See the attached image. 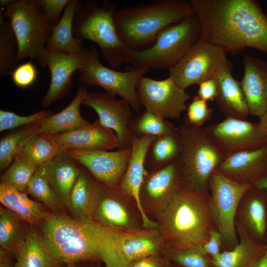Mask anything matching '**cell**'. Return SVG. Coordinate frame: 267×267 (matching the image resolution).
Wrapping results in <instances>:
<instances>
[{"mask_svg": "<svg viewBox=\"0 0 267 267\" xmlns=\"http://www.w3.org/2000/svg\"><path fill=\"white\" fill-rule=\"evenodd\" d=\"M201 39L236 53L251 47L267 53V15L255 0H191Z\"/></svg>", "mask_w": 267, "mask_h": 267, "instance_id": "1", "label": "cell"}, {"mask_svg": "<svg viewBox=\"0 0 267 267\" xmlns=\"http://www.w3.org/2000/svg\"><path fill=\"white\" fill-rule=\"evenodd\" d=\"M40 224L44 243L61 264L91 262L103 263L105 267H122L115 248L114 229L53 213Z\"/></svg>", "mask_w": 267, "mask_h": 267, "instance_id": "2", "label": "cell"}, {"mask_svg": "<svg viewBox=\"0 0 267 267\" xmlns=\"http://www.w3.org/2000/svg\"><path fill=\"white\" fill-rule=\"evenodd\" d=\"M163 245L189 248L203 245L216 229L210 193L197 191L182 180L176 194L156 220Z\"/></svg>", "mask_w": 267, "mask_h": 267, "instance_id": "3", "label": "cell"}, {"mask_svg": "<svg viewBox=\"0 0 267 267\" xmlns=\"http://www.w3.org/2000/svg\"><path fill=\"white\" fill-rule=\"evenodd\" d=\"M195 14L190 1L159 0L117 9L114 20L121 40L134 52L151 47L167 27Z\"/></svg>", "mask_w": 267, "mask_h": 267, "instance_id": "4", "label": "cell"}, {"mask_svg": "<svg viewBox=\"0 0 267 267\" xmlns=\"http://www.w3.org/2000/svg\"><path fill=\"white\" fill-rule=\"evenodd\" d=\"M117 9L116 5L108 0L100 5L94 0L79 2L73 23L74 37L96 43L112 68L129 62L132 53L117 33L114 20Z\"/></svg>", "mask_w": 267, "mask_h": 267, "instance_id": "5", "label": "cell"}, {"mask_svg": "<svg viewBox=\"0 0 267 267\" xmlns=\"http://www.w3.org/2000/svg\"><path fill=\"white\" fill-rule=\"evenodd\" d=\"M182 150L178 159L181 180L192 189L209 193L212 173L225 159L202 128L181 125Z\"/></svg>", "mask_w": 267, "mask_h": 267, "instance_id": "6", "label": "cell"}, {"mask_svg": "<svg viewBox=\"0 0 267 267\" xmlns=\"http://www.w3.org/2000/svg\"><path fill=\"white\" fill-rule=\"evenodd\" d=\"M197 15L185 18L164 29L154 44L140 51L132 52L129 63L134 68L170 69L201 39Z\"/></svg>", "mask_w": 267, "mask_h": 267, "instance_id": "7", "label": "cell"}, {"mask_svg": "<svg viewBox=\"0 0 267 267\" xmlns=\"http://www.w3.org/2000/svg\"><path fill=\"white\" fill-rule=\"evenodd\" d=\"M0 10L17 40L19 62L41 59L46 52L52 26L37 0H13Z\"/></svg>", "mask_w": 267, "mask_h": 267, "instance_id": "8", "label": "cell"}, {"mask_svg": "<svg viewBox=\"0 0 267 267\" xmlns=\"http://www.w3.org/2000/svg\"><path fill=\"white\" fill-rule=\"evenodd\" d=\"M148 71L133 67L121 72L107 68L100 62L96 48L91 46L84 64L78 71V80L86 87L97 86L111 96H120L134 111L138 112L142 106L137 93V85Z\"/></svg>", "mask_w": 267, "mask_h": 267, "instance_id": "9", "label": "cell"}, {"mask_svg": "<svg viewBox=\"0 0 267 267\" xmlns=\"http://www.w3.org/2000/svg\"><path fill=\"white\" fill-rule=\"evenodd\" d=\"M252 186L234 182L216 171L209 181L211 210L216 229L222 238V251L232 249L239 239L236 216L244 193Z\"/></svg>", "mask_w": 267, "mask_h": 267, "instance_id": "10", "label": "cell"}, {"mask_svg": "<svg viewBox=\"0 0 267 267\" xmlns=\"http://www.w3.org/2000/svg\"><path fill=\"white\" fill-rule=\"evenodd\" d=\"M90 219L103 226L120 231L145 229L134 200L120 186L110 187L99 182L92 200Z\"/></svg>", "mask_w": 267, "mask_h": 267, "instance_id": "11", "label": "cell"}, {"mask_svg": "<svg viewBox=\"0 0 267 267\" xmlns=\"http://www.w3.org/2000/svg\"><path fill=\"white\" fill-rule=\"evenodd\" d=\"M222 48L201 39L172 67L169 76L184 89L214 78L228 61Z\"/></svg>", "mask_w": 267, "mask_h": 267, "instance_id": "12", "label": "cell"}, {"mask_svg": "<svg viewBox=\"0 0 267 267\" xmlns=\"http://www.w3.org/2000/svg\"><path fill=\"white\" fill-rule=\"evenodd\" d=\"M203 129L225 158L238 152L254 150L267 145V137L258 122L225 118Z\"/></svg>", "mask_w": 267, "mask_h": 267, "instance_id": "13", "label": "cell"}, {"mask_svg": "<svg viewBox=\"0 0 267 267\" xmlns=\"http://www.w3.org/2000/svg\"><path fill=\"white\" fill-rule=\"evenodd\" d=\"M136 90L141 106L164 119L179 120L181 113L186 111V102L191 97L170 76L156 80L143 76Z\"/></svg>", "mask_w": 267, "mask_h": 267, "instance_id": "14", "label": "cell"}, {"mask_svg": "<svg viewBox=\"0 0 267 267\" xmlns=\"http://www.w3.org/2000/svg\"><path fill=\"white\" fill-rule=\"evenodd\" d=\"M181 179L178 159L158 170H146L139 191L144 213L156 222L178 191Z\"/></svg>", "mask_w": 267, "mask_h": 267, "instance_id": "15", "label": "cell"}, {"mask_svg": "<svg viewBox=\"0 0 267 267\" xmlns=\"http://www.w3.org/2000/svg\"><path fill=\"white\" fill-rule=\"evenodd\" d=\"M82 105L93 109L100 122L116 134L120 143L119 149L131 146L134 136L129 126L133 119V110L125 100L116 99L106 92L87 91Z\"/></svg>", "mask_w": 267, "mask_h": 267, "instance_id": "16", "label": "cell"}, {"mask_svg": "<svg viewBox=\"0 0 267 267\" xmlns=\"http://www.w3.org/2000/svg\"><path fill=\"white\" fill-rule=\"evenodd\" d=\"M86 168L99 182L110 187L120 186L126 171L131 146L117 151L63 150Z\"/></svg>", "mask_w": 267, "mask_h": 267, "instance_id": "17", "label": "cell"}, {"mask_svg": "<svg viewBox=\"0 0 267 267\" xmlns=\"http://www.w3.org/2000/svg\"><path fill=\"white\" fill-rule=\"evenodd\" d=\"M89 51V48L86 47L76 54L46 51L38 60L40 66L48 68L51 78L48 90L42 100L43 107L50 106L67 94L73 84V75L83 66Z\"/></svg>", "mask_w": 267, "mask_h": 267, "instance_id": "18", "label": "cell"}, {"mask_svg": "<svg viewBox=\"0 0 267 267\" xmlns=\"http://www.w3.org/2000/svg\"><path fill=\"white\" fill-rule=\"evenodd\" d=\"M115 246L122 267H129L135 261L160 253L163 241L158 229L136 231L115 230Z\"/></svg>", "mask_w": 267, "mask_h": 267, "instance_id": "19", "label": "cell"}, {"mask_svg": "<svg viewBox=\"0 0 267 267\" xmlns=\"http://www.w3.org/2000/svg\"><path fill=\"white\" fill-rule=\"evenodd\" d=\"M63 149L109 151L119 149L116 134L97 120L93 123L56 135H50Z\"/></svg>", "mask_w": 267, "mask_h": 267, "instance_id": "20", "label": "cell"}, {"mask_svg": "<svg viewBox=\"0 0 267 267\" xmlns=\"http://www.w3.org/2000/svg\"><path fill=\"white\" fill-rule=\"evenodd\" d=\"M244 75L239 81L250 115L259 119L267 111V61L246 54Z\"/></svg>", "mask_w": 267, "mask_h": 267, "instance_id": "21", "label": "cell"}, {"mask_svg": "<svg viewBox=\"0 0 267 267\" xmlns=\"http://www.w3.org/2000/svg\"><path fill=\"white\" fill-rule=\"evenodd\" d=\"M238 222L254 239H267V191L253 185L243 195L237 211Z\"/></svg>", "mask_w": 267, "mask_h": 267, "instance_id": "22", "label": "cell"}, {"mask_svg": "<svg viewBox=\"0 0 267 267\" xmlns=\"http://www.w3.org/2000/svg\"><path fill=\"white\" fill-rule=\"evenodd\" d=\"M157 137L144 135L134 136L131 143V153L126 172L120 187L135 201L141 213L143 227L145 229L158 227L157 223L150 219L144 213L139 201V191L146 169L145 160L151 142Z\"/></svg>", "mask_w": 267, "mask_h": 267, "instance_id": "23", "label": "cell"}, {"mask_svg": "<svg viewBox=\"0 0 267 267\" xmlns=\"http://www.w3.org/2000/svg\"><path fill=\"white\" fill-rule=\"evenodd\" d=\"M267 167V145L225 158L215 171L240 184H252Z\"/></svg>", "mask_w": 267, "mask_h": 267, "instance_id": "24", "label": "cell"}, {"mask_svg": "<svg viewBox=\"0 0 267 267\" xmlns=\"http://www.w3.org/2000/svg\"><path fill=\"white\" fill-rule=\"evenodd\" d=\"M228 60L218 71L214 79L217 85L215 101L225 118L246 120L250 115L247 104L239 81L231 73Z\"/></svg>", "mask_w": 267, "mask_h": 267, "instance_id": "25", "label": "cell"}, {"mask_svg": "<svg viewBox=\"0 0 267 267\" xmlns=\"http://www.w3.org/2000/svg\"><path fill=\"white\" fill-rule=\"evenodd\" d=\"M38 167L64 205L69 209L71 192L83 166L63 150Z\"/></svg>", "mask_w": 267, "mask_h": 267, "instance_id": "26", "label": "cell"}, {"mask_svg": "<svg viewBox=\"0 0 267 267\" xmlns=\"http://www.w3.org/2000/svg\"><path fill=\"white\" fill-rule=\"evenodd\" d=\"M236 228L237 245L232 249L222 250L215 258L210 257L214 267H254L265 252L266 243L254 239L237 222Z\"/></svg>", "mask_w": 267, "mask_h": 267, "instance_id": "27", "label": "cell"}, {"mask_svg": "<svg viewBox=\"0 0 267 267\" xmlns=\"http://www.w3.org/2000/svg\"><path fill=\"white\" fill-rule=\"evenodd\" d=\"M0 201L3 207L17 215L31 226L40 224L52 213L41 203L31 199L26 193L2 182L0 184Z\"/></svg>", "mask_w": 267, "mask_h": 267, "instance_id": "28", "label": "cell"}, {"mask_svg": "<svg viewBox=\"0 0 267 267\" xmlns=\"http://www.w3.org/2000/svg\"><path fill=\"white\" fill-rule=\"evenodd\" d=\"M87 91V87L82 85L67 107L38 122L39 133L56 135L89 125L90 123L84 119L80 111V105Z\"/></svg>", "mask_w": 267, "mask_h": 267, "instance_id": "29", "label": "cell"}, {"mask_svg": "<svg viewBox=\"0 0 267 267\" xmlns=\"http://www.w3.org/2000/svg\"><path fill=\"white\" fill-rule=\"evenodd\" d=\"M79 2L77 0H71L59 22L52 26L51 35L46 46L47 52L76 54L85 50L83 41L75 38L73 32V20Z\"/></svg>", "mask_w": 267, "mask_h": 267, "instance_id": "30", "label": "cell"}, {"mask_svg": "<svg viewBox=\"0 0 267 267\" xmlns=\"http://www.w3.org/2000/svg\"><path fill=\"white\" fill-rule=\"evenodd\" d=\"M182 150L178 128L170 133L157 137L149 146L145 160L147 171L161 169L177 160Z\"/></svg>", "mask_w": 267, "mask_h": 267, "instance_id": "31", "label": "cell"}, {"mask_svg": "<svg viewBox=\"0 0 267 267\" xmlns=\"http://www.w3.org/2000/svg\"><path fill=\"white\" fill-rule=\"evenodd\" d=\"M17 215L0 208V244L1 249L15 258L23 246L31 226Z\"/></svg>", "mask_w": 267, "mask_h": 267, "instance_id": "32", "label": "cell"}, {"mask_svg": "<svg viewBox=\"0 0 267 267\" xmlns=\"http://www.w3.org/2000/svg\"><path fill=\"white\" fill-rule=\"evenodd\" d=\"M15 267H61L35 226H31L23 246L16 257Z\"/></svg>", "mask_w": 267, "mask_h": 267, "instance_id": "33", "label": "cell"}, {"mask_svg": "<svg viewBox=\"0 0 267 267\" xmlns=\"http://www.w3.org/2000/svg\"><path fill=\"white\" fill-rule=\"evenodd\" d=\"M84 169L83 166L72 188L69 203V209L75 216V219L81 221H91V205L98 183Z\"/></svg>", "mask_w": 267, "mask_h": 267, "instance_id": "34", "label": "cell"}, {"mask_svg": "<svg viewBox=\"0 0 267 267\" xmlns=\"http://www.w3.org/2000/svg\"><path fill=\"white\" fill-rule=\"evenodd\" d=\"M37 123L17 128L1 137L0 141L1 172L12 163L29 140L39 133Z\"/></svg>", "mask_w": 267, "mask_h": 267, "instance_id": "35", "label": "cell"}, {"mask_svg": "<svg viewBox=\"0 0 267 267\" xmlns=\"http://www.w3.org/2000/svg\"><path fill=\"white\" fill-rule=\"evenodd\" d=\"M19 46L9 22L0 10V75H11L19 62Z\"/></svg>", "mask_w": 267, "mask_h": 267, "instance_id": "36", "label": "cell"}, {"mask_svg": "<svg viewBox=\"0 0 267 267\" xmlns=\"http://www.w3.org/2000/svg\"><path fill=\"white\" fill-rule=\"evenodd\" d=\"M55 214H61L65 206L38 167L26 191Z\"/></svg>", "mask_w": 267, "mask_h": 267, "instance_id": "37", "label": "cell"}, {"mask_svg": "<svg viewBox=\"0 0 267 267\" xmlns=\"http://www.w3.org/2000/svg\"><path fill=\"white\" fill-rule=\"evenodd\" d=\"M37 168L22 150L16 155L2 176L1 182L10 185L19 191L26 193L28 185Z\"/></svg>", "mask_w": 267, "mask_h": 267, "instance_id": "38", "label": "cell"}, {"mask_svg": "<svg viewBox=\"0 0 267 267\" xmlns=\"http://www.w3.org/2000/svg\"><path fill=\"white\" fill-rule=\"evenodd\" d=\"M22 150L39 167L53 159L63 149L50 135L39 133L29 140Z\"/></svg>", "mask_w": 267, "mask_h": 267, "instance_id": "39", "label": "cell"}, {"mask_svg": "<svg viewBox=\"0 0 267 267\" xmlns=\"http://www.w3.org/2000/svg\"><path fill=\"white\" fill-rule=\"evenodd\" d=\"M129 128L134 136L158 137L170 133L177 128L165 119L145 109L138 118L132 119Z\"/></svg>", "mask_w": 267, "mask_h": 267, "instance_id": "40", "label": "cell"}, {"mask_svg": "<svg viewBox=\"0 0 267 267\" xmlns=\"http://www.w3.org/2000/svg\"><path fill=\"white\" fill-rule=\"evenodd\" d=\"M199 247L177 248L163 245L160 253L179 267H214L210 257L203 255Z\"/></svg>", "mask_w": 267, "mask_h": 267, "instance_id": "41", "label": "cell"}, {"mask_svg": "<svg viewBox=\"0 0 267 267\" xmlns=\"http://www.w3.org/2000/svg\"><path fill=\"white\" fill-rule=\"evenodd\" d=\"M49 110H43L28 116H21L16 113L0 110V131L15 129L32 125L53 114Z\"/></svg>", "mask_w": 267, "mask_h": 267, "instance_id": "42", "label": "cell"}, {"mask_svg": "<svg viewBox=\"0 0 267 267\" xmlns=\"http://www.w3.org/2000/svg\"><path fill=\"white\" fill-rule=\"evenodd\" d=\"M186 111L184 124L191 127L202 128L211 118L213 110L207 101L196 95L193 97Z\"/></svg>", "mask_w": 267, "mask_h": 267, "instance_id": "43", "label": "cell"}, {"mask_svg": "<svg viewBox=\"0 0 267 267\" xmlns=\"http://www.w3.org/2000/svg\"><path fill=\"white\" fill-rule=\"evenodd\" d=\"M12 80L19 88H27L35 82L38 72L35 65L31 61L18 65L11 74Z\"/></svg>", "mask_w": 267, "mask_h": 267, "instance_id": "44", "label": "cell"}, {"mask_svg": "<svg viewBox=\"0 0 267 267\" xmlns=\"http://www.w3.org/2000/svg\"><path fill=\"white\" fill-rule=\"evenodd\" d=\"M71 0H37L52 26L60 20L62 12Z\"/></svg>", "mask_w": 267, "mask_h": 267, "instance_id": "45", "label": "cell"}, {"mask_svg": "<svg viewBox=\"0 0 267 267\" xmlns=\"http://www.w3.org/2000/svg\"><path fill=\"white\" fill-rule=\"evenodd\" d=\"M199 248L205 256L212 259L217 257L222 251V238L221 234L216 229L212 230L207 241Z\"/></svg>", "mask_w": 267, "mask_h": 267, "instance_id": "46", "label": "cell"}, {"mask_svg": "<svg viewBox=\"0 0 267 267\" xmlns=\"http://www.w3.org/2000/svg\"><path fill=\"white\" fill-rule=\"evenodd\" d=\"M170 262L158 253L140 259L129 267H168Z\"/></svg>", "mask_w": 267, "mask_h": 267, "instance_id": "47", "label": "cell"}, {"mask_svg": "<svg viewBox=\"0 0 267 267\" xmlns=\"http://www.w3.org/2000/svg\"><path fill=\"white\" fill-rule=\"evenodd\" d=\"M217 85L214 78L207 80L199 85L197 96L206 101H215Z\"/></svg>", "mask_w": 267, "mask_h": 267, "instance_id": "48", "label": "cell"}, {"mask_svg": "<svg viewBox=\"0 0 267 267\" xmlns=\"http://www.w3.org/2000/svg\"><path fill=\"white\" fill-rule=\"evenodd\" d=\"M252 185L267 191V167L254 180Z\"/></svg>", "mask_w": 267, "mask_h": 267, "instance_id": "49", "label": "cell"}, {"mask_svg": "<svg viewBox=\"0 0 267 267\" xmlns=\"http://www.w3.org/2000/svg\"><path fill=\"white\" fill-rule=\"evenodd\" d=\"M10 255L0 249V267H15L10 258Z\"/></svg>", "mask_w": 267, "mask_h": 267, "instance_id": "50", "label": "cell"}, {"mask_svg": "<svg viewBox=\"0 0 267 267\" xmlns=\"http://www.w3.org/2000/svg\"><path fill=\"white\" fill-rule=\"evenodd\" d=\"M101 263L83 262L65 264V267H102Z\"/></svg>", "mask_w": 267, "mask_h": 267, "instance_id": "51", "label": "cell"}, {"mask_svg": "<svg viewBox=\"0 0 267 267\" xmlns=\"http://www.w3.org/2000/svg\"><path fill=\"white\" fill-rule=\"evenodd\" d=\"M265 252L256 263L254 267H267V239Z\"/></svg>", "mask_w": 267, "mask_h": 267, "instance_id": "52", "label": "cell"}, {"mask_svg": "<svg viewBox=\"0 0 267 267\" xmlns=\"http://www.w3.org/2000/svg\"><path fill=\"white\" fill-rule=\"evenodd\" d=\"M263 132L267 137V111L260 118L258 122Z\"/></svg>", "mask_w": 267, "mask_h": 267, "instance_id": "53", "label": "cell"}, {"mask_svg": "<svg viewBox=\"0 0 267 267\" xmlns=\"http://www.w3.org/2000/svg\"><path fill=\"white\" fill-rule=\"evenodd\" d=\"M13 0H0V6L3 7L5 6V7L9 5L10 3H11Z\"/></svg>", "mask_w": 267, "mask_h": 267, "instance_id": "54", "label": "cell"}, {"mask_svg": "<svg viewBox=\"0 0 267 267\" xmlns=\"http://www.w3.org/2000/svg\"><path fill=\"white\" fill-rule=\"evenodd\" d=\"M168 267H179L171 262H170Z\"/></svg>", "mask_w": 267, "mask_h": 267, "instance_id": "55", "label": "cell"}]
</instances>
